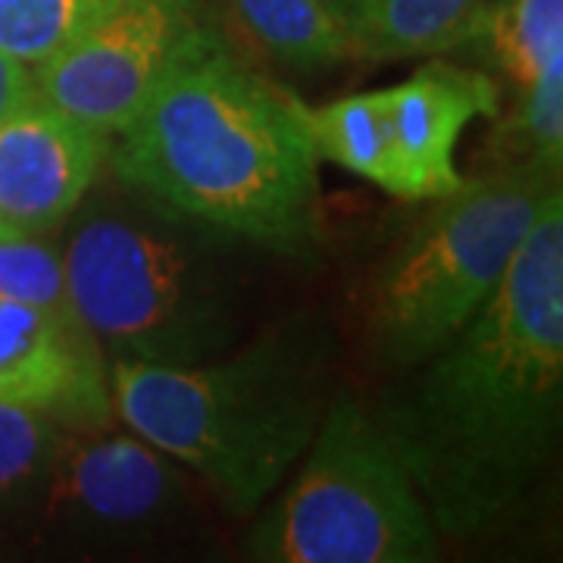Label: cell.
Returning a JSON list of instances; mask_svg holds the SVG:
<instances>
[{"instance_id": "6da1fadb", "label": "cell", "mask_w": 563, "mask_h": 563, "mask_svg": "<svg viewBox=\"0 0 563 563\" xmlns=\"http://www.w3.org/2000/svg\"><path fill=\"white\" fill-rule=\"evenodd\" d=\"M563 198L548 195L498 291L373 422L439 536L476 539L526 514L561 448Z\"/></svg>"}, {"instance_id": "7a4b0ae2", "label": "cell", "mask_w": 563, "mask_h": 563, "mask_svg": "<svg viewBox=\"0 0 563 563\" xmlns=\"http://www.w3.org/2000/svg\"><path fill=\"white\" fill-rule=\"evenodd\" d=\"M113 169L166 210L279 254H303L320 235V154L301 101L213 29L122 129Z\"/></svg>"}, {"instance_id": "3957f363", "label": "cell", "mask_w": 563, "mask_h": 563, "mask_svg": "<svg viewBox=\"0 0 563 563\" xmlns=\"http://www.w3.org/2000/svg\"><path fill=\"white\" fill-rule=\"evenodd\" d=\"M110 395L135 435L195 470L235 517L279 488L322 420L313 366L276 339L195 366L113 361Z\"/></svg>"}, {"instance_id": "277c9868", "label": "cell", "mask_w": 563, "mask_h": 563, "mask_svg": "<svg viewBox=\"0 0 563 563\" xmlns=\"http://www.w3.org/2000/svg\"><path fill=\"white\" fill-rule=\"evenodd\" d=\"M561 181L536 166L463 181L388 257L373 291L376 361L404 373L439 354L498 291Z\"/></svg>"}, {"instance_id": "5b68a950", "label": "cell", "mask_w": 563, "mask_h": 563, "mask_svg": "<svg viewBox=\"0 0 563 563\" xmlns=\"http://www.w3.org/2000/svg\"><path fill=\"white\" fill-rule=\"evenodd\" d=\"M60 257L76 317L113 361L195 366L232 342L225 282L173 225L95 213Z\"/></svg>"}, {"instance_id": "8992f818", "label": "cell", "mask_w": 563, "mask_h": 563, "mask_svg": "<svg viewBox=\"0 0 563 563\" xmlns=\"http://www.w3.org/2000/svg\"><path fill=\"white\" fill-rule=\"evenodd\" d=\"M442 551L407 470L354 398L322 413L295 483L247 536L266 563H426Z\"/></svg>"}, {"instance_id": "52a82bcc", "label": "cell", "mask_w": 563, "mask_h": 563, "mask_svg": "<svg viewBox=\"0 0 563 563\" xmlns=\"http://www.w3.org/2000/svg\"><path fill=\"white\" fill-rule=\"evenodd\" d=\"M207 32L191 0H120L57 57L35 66L38 98L113 139Z\"/></svg>"}, {"instance_id": "ba28073f", "label": "cell", "mask_w": 563, "mask_h": 563, "mask_svg": "<svg viewBox=\"0 0 563 563\" xmlns=\"http://www.w3.org/2000/svg\"><path fill=\"white\" fill-rule=\"evenodd\" d=\"M0 398L69 432L110 429L113 395L101 344L76 317L0 298Z\"/></svg>"}, {"instance_id": "9c48e42d", "label": "cell", "mask_w": 563, "mask_h": 563, "mask_svg": "<svg viewBox=\"0 0 563 563\" xmlns=\"http://www.w3.org/2000/svg\"><path fill=\"white\" fill-rule=\"evenodd\" d=\"M110 135L35 98L0 125V222L41 235L60 225L98 179Z\"/></svg>"}, {"instance_id": "30bf717a", "label": "cell", "mask_w": 563, "mask_h": 563, "mask_svg": "<svg viewBox=\"0 0 563 563\" xmlns=\"http://www.w3.org/2000/svg\"><path fill=\"white\" fill-rule=\"evenodd\" d=\"M51 501L79 526L132 529L169 514L179 501V473L141 435L69 432L57 448Z\"/></svg>"}, {"instance_id": "8fae6325", "label": "cell", "mask_w": 563, "mask_h": 563, "mask_svg": "<svg viewBox=\"0 0 563 563\" xmlns=\"http://www.w3.org/2000/svg\"><path fill=\"white\" fill-rule=\"evenodd\" d=\"M385 103L404 201H439L463 185L454 166L457 139L470 120L498 113V88L479 73L429 63L385 88Z\"/></svg>"}, {"instance_id": "7c38bea8", "label": "cell", "mask_w": 563, "mask_h": 563, "mask_svg": "<svg viewBox=\"0 0 563 563\" xmlns=\"http://www.w3.org/2000/svg\"><path fill=\"white\" fill-rule=\"evenodd\" d=\"M488 0H344L351 51L369 60L432 57L479 35Z\"/></svg>"}, {"instance_id": "4fadbf2b", "label": "cell", "mask_w": 563, "mask_h": 563, "mask_svg": "<svg viewBox=\"0 0 563 563\" xmlns=\"http://www.w3.org/2000/svg\"><path fill=\"white\" fill-rule=\"evenodd\" d=\"M301 120L313 139L317 154L339 163L354 176L385 188L404 201L401 169L391 144L388 103L383 91L351 95L325 107L301 103Z\"/></svg>"}, {"instance_id": "5bb4252c", "label": "cell", "mask_w": 563, "mask_h": 563, "mask_svg": "<svg viewBox=\"0 0 563 563\" xmlns=\"http://www.w3.org/2000/svg\"><path fill=\"white\" fill-rule=\"evenodd\" d=\"M485 54L517 91L563 66V0H498L485 7Z\"/></svg>"}, {"instance_id": "9a60e30c", "label": "cell", "mask_w": 563, "mask_h": 563, "mask_svg": "<svg viewBox=\"0 0 563 563\" xmlns=\"http://www.w3.org/2000/svg\"><path fill=\"white\" fill-rule=\"evenodd\" d=\"M242 25L276 60L329 66L351 51L342 20L325 0H232Z\"/></svg>"}, {"instance_id": "2e32d148", "label": "cell", "mask_w": 563, "mask_h": 563, "mask_svg": "<svg viewBox=\"0 0 563 563\" xmlns=\"http://www.w3.org/2000/svg\"><path fill=\"white\" fill-rule=\"evenodd\" d=\"M120 0H0V51L25 66L57 57Z\"/></svg>"}, {"instance_id": "e0dca14e", "label": "cell", "mask_w": 563, "mask_h": 563, "mask_svg": "<svg viewBox=\"0 0 563 563\" xmlns=\"http://www.w3.org/2000/svg\"><path fill=\"white\" fill-rule=\"evenodd\" d=\"M60 429L51 417L0 398V495H20L54 473Z\"/></svg>"}, {"instance_id": "ac0fdd59", "label": "cell", "mask_w": 563, "mask_h": 563, "mask_svg": "<svg viewBox=\"0 0 563 563\" xmlns=\"http://www.w3.org/2000/svg\"><path fill=\"white\" fill-rule=\"evenodd\" d=\"M0 298L76 317L60 254L16 229H0Z\"/></svg>"}, {"instance_id": "d6986e66", "label": "cell", "mask_w": 563, "mask_h": 563, "mask_svg": "<svg viewBox=\"0 0 563 563\" xmlns=\"http://www.w3.org/2000/svg\"><path fill=\"white\" fill-rule=\"evenodd\" d=\"M517 95L520 103L514 113V129L523 135L529 154L526 166L558 176L563 157V66L544 73Z\"/></svg>"}, {"instance_id": "ffe728a7", "label": "cell", "mask_w": 563, "mask_h": 563, "mask_svg": "<svg viewBox=\"0 0 563 563\" xmlns=\"http://www.w3.org/2000/svg\"><path fill=\"white\" fill-rule=\"evenodd\" d=\"M38 98L35 69L0 51V125Z\"/></svg>"}, {"instance_id": "44dd1931", "label": "cell", "mask_w": 563, "mask_h": 563, "mask_svg": "<svg viewBox=\"0 0 563 563\" xmlns=\"http://www.w3.org/2000/svg\"><path fill=\"white\" fill-rule=\"evenodd\" d=\"M325 3H329V10H332V13H335V16H339V20H342V7H344V0H325ZM344 25V22H342Z\"/></svg>"}, {"instance_id": "7402d4cb", "label": "cell", "mask_w": 563, "mask_h": 563, "mask_svg": "<svg viewBox=\"0 0 563 563\" xmlns=\"http://www.w3.org/2000/svg\"><path fill=\"white\" fill-rule=\"evenodd\" d=\"M0 229H10V225H3V222H0Z\"/></svg>"}]
</instances>
